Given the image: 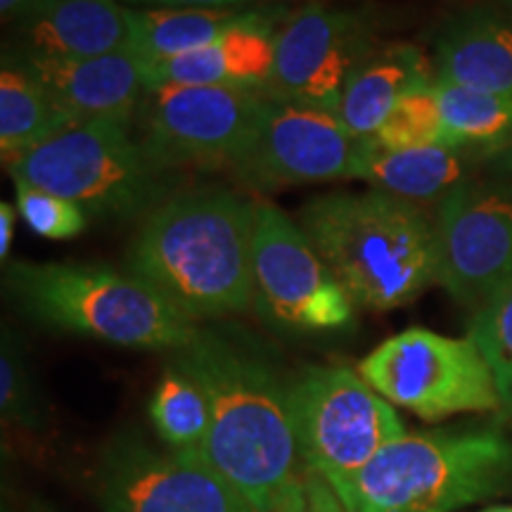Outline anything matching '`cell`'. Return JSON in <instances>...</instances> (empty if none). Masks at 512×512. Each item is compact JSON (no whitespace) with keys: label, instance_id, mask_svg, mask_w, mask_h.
Returning a JSON list of instances; mask_svg holds the SVG:
<instances>
[{"label":"cell","instance_id":"1","mask_svg":"<svg viewBox=\"0 0 512 512\" xmlns=\"http://www.w3.org/2000/svg\"><path fill=\"white\" fill-rule=\"evenodd\" d=\"M209 401V434L202 456L219 470L254 512H280L302 489L292 415V377L228 328H197L171 354Z\"/></svg>","mask_w":512,"mask_h":512},{"label":"cell","instance_id":"2","mask_svg":"<svg viewBox=\"0 0 512 512\" xmlns=\"http://www.w3.org/2000/svg\"><path fill=\"white\" fill-rule=\"evenodd\" d=\"M256 202L226 188L178 190L145 216L126 252L131 271L190 320L252 306Z\"/></svg>","mask_w":512,"mask_h":512},{"label":"cell","instance_id":"3","mask_svg":"<svg viewBox=\"0 0 512 512\" xmlns=\"http://www.w3.org/2000/svg\"><path fill=\"white\" fill-rule=\"evenodd\" d=\"M299 226L356 306L392 311L437 280V221L418 204L380 190L309 200Z\"/></svg>","mask_w":512,"mask_h":512},{"label":"cell","instance_id":"4","mask_svg":"<svg viewBox=\"0 0 512 512\" xmlns=\"http://www.w3.org/2000/svg\"><path fill=\"white\" fill-rule=\"evenodd\" d=\"M5 292L43 328L114 347L174 354L197 332L195 320L150 283L112 266L10 261Z\"/></svg>","mask_w":512,"mask_h":512},{"label":"cell","instance_id":"5","mask_svg":"<svg viewBox=\"0 0 512 512\" xmlns=\"http://www.w3.org/2000/svg\"><path fill=\"white\" fill-rule=\"evenodd\" d=\"M328 484L349 512H456L512 496V441L494 430L406 432Z\"/></svg>","mask_w":512,"mask_h":512},{"label":"cell","instance_id":"6","mask_svg":"<svg viewBox=\"0 0 512 512\" xmlns=\"http://www.w3.org/2000/svg\"><path fill=\"white\" fill-rule=\"evenodd\" d=\"M27 181L105 221L145 219L178 192V174L147 157L121 121H79L8 166Z\"/></svg>","mask_w":512,"mask_h":512},{"label":"cell","instance_id":"7","mask_svg":"<svg viewBox=\"0 0 512 512\" xmlns=\"http://www.w3.org/2000/svg\"><path fill=\"white\" fill-rule=\"evenodd\" d=\"M358 375L384 401L422 420L501 411L496 377L470 335L458 339L408 328L370 351L358 363Z\"/></svg>","mask_w":512,"mask_h":512},{"label":"cell","instance_id":"8","mask_svg":"<svg viewBox=\"0 0 512 512\" xmlns=\"http://www.w3.org/2000/svg\"><path fill=\"white\" fill-rule=\"evenodd\" d=\"M292 415L304 470L323 479L354 475L406 434L392 403L342 366H311L292 377Z\"/></svg>","mask_w":512,"mask_h":512},{"label":"cell","instance_id":"9","mask_svg":"<svg viewBox=\"0 0 512 512\" xmlns=\"http://www.w3.org/2000/svg\"><path fill=\"white\" fill-rule=\"evenodd\" d=\"M252 306L273 330L328 335L351 328L356 302L309 235L273 204H256Z\"/></svg>","mask_w":512,"mask_h":512},{"label":"cell","instance_id":"10","mask_svg":"<svg viewBox=\"0 0 512 512\" xmlns=\"http://www.w3.org/2000/svg\"><path fill=\"white\" fill-rule=\"evenodd\" d=\"M91 489L102 512H254L202 451L159 448L136 430L100 448Z\"/></svg>","mask_w":512,"mask_h":512},{"label":"cell","instance_id":"11","mask_svg":"<svg viewBox=\"0 0 512 512\" xmlns=\"http://www.w3.org/2000/svg\"><path fill=\"white\" fill-rule=\"evenodd\" d=\"M264 95L214 86H150L138 112L140 145L166 171L235 169Z\"/></svg>","mask_w":512,"mask_h":512},{"label":"cell","instance_id":"12","mask_svg":"<svg viewBox=\"0 0 512 512\" xmlns=\"http://www.w3.org/2000/svg\"><path fill=\"white\" fill-rule=\"evenodd\" d=\"M375 46L370 10L306 3L275 34L273 72L261 95L337 112L351 72Z\"/></svg>","mask_w":512,"mask_h":512},{"label":"cell","instance_id":"13","mask_svg":"<svg viewBox=\"0 0 512 512\" xmlns=\"http://www.w3.org/2000/svg\"><path fill=\"white\" fill-rule=\"evenodd\" d=\"M358 145L335 112L264 98L233 174L259 190L347 181Z\"/></svg>","mask_w":512,"mask_h":512},{"label":"cell","instance_id":"14","mask_svg":"<svg viewBox=\"0 0 512 512\" xmlns=\"http://www.w3.org/2000/svg\"><path fill=\"white\" fill-rule=\"evenodd\" d=\"M437 242V283L477 311L512 283V185H458L439 204Z\"/></svg>","mask_w":512,"mask_h":512},{"label":"cell","instance_id":"15","mask_svg":"<svg viewBox=\"0 0 512 512\" xmlns=\"http://www.w3.org/2000/svg\"><path fill=\"white\" fill-rule=\"evenodd\" d=\"M17 62L43 83L55 105L74 124L79 121L131 124L150 91L143 57H138L131 48L110 55L83 57V60Z\"/></svg>","mask_w":512,"mask_h":512},{"label":"cell","instance_id":"16","mask_svg":"<svg viewBox=\"0 0 512 512\" xmlns=\"http://www.w3.org/2000/svg\"><path fill=\"white\" fill-rule=\"evenodd\" d=\"M17 60H83L131 48V10L117 0H38L12 22Z\"/></svg>","mask_w":512,"mask_h":512},{"label":"cell","instance_id":"17","mask_svg":"<svg viewBox=\"0 0 512 512\" xmlns=\"http://www.w3.org/2000/svg\"><path fill=\"white\" fill-rule=\"evenodd\" d=\"M290 10L261 5L242 27L195 53L145 64L147 86H214L264 93L275 62V34Z\"/></svg>","mask_w":512,"mask_h":512},{"label":"cell","instance_id":"18","mask_svg":"<svg viewBox=\"0 0 512 512\" xmlns=\"http://www.w3.org/2000/svg\"><path fill=\"white\" fill-rule=\"evenodd\" d=\"M482 159L458 147H420L392 150L375 138L361 140L351 181H366L370 190L387 192L399 200L425 204L444 202L458 185L467 183L472 166Z\"/></svg>","mask_w":512,"mask_h":512},{"label":"cell","instance_id":"19","mask_svg":"<svg viewBox=\"0 0 512 512\" xmlns=\"http://www.w3.org/2000/svg\"><path fill=\"white\" fill-rule=\"evenodd\" d=\"M434 67V81L512 95V22L484 10L465 12L441 31Z\"/></svg>","mask_w":512,"mask_h":512},{"label":"cell","instance_id":"20","mask_svg":"<svg viewBox=\"0 0 512 512\" xmlns=\"http://www.w3.org/2000/svg\"><path fill=\"white\" fill-rule=\"evenodd\" d=\"M430 81V62L420 48L411 43L375 46L351 72L335 114L354 138H373L396 102L411 88Z\"/></svg>","mask_w":512,"mask_h":512},{"label":"cell","instance_id":"21","mask_svg":"<svg viewBox=\"0 0 512 512\" xmlns=\"http://www.w3.org/2000/svg\"><path fill=\"white\" fill-rule=\"evenodd\" d=\"M261 5L249 8H155L131 10V50L145 64L207 48L242 27Z\"/></svg>","mask_w":512,"mask_h":512},{"label":"cell","instance_id":"22","mask_svg":"<svg viewBox=\"0 0 512 512\" xmlns=\"http://www.w3.org/2000/svg\"><path fill=\"white\" fill-rule=\"evenodd\" d=\"M74 121L24 64L3 55L0 72V155L5 166L36 150Z\"/></svg>","mask_w":512,"mask_h":512},{"label":"cell","instance_id":"23","mask_svg":"<svg viewBox=\"0 0 512 512\" xmlns=\"http://www.w3.org/2000/svg\"><path fill=\"white\" fill-rule=\"evenodd\" d=\"M448 147L467 150L482 164L512 143V95L479 93L434 81Z\"/></svg>","mask_w":512,"mask_h":512},{"label":"cell","instance_id":"24","mask_svg":"<svg viewBox=\"0 0 512 512\" xmlns=\"http://www.w3.org/2000/svg\"><path fill=\"white\" fill-rule=\"evenodd\" d=\"M0 418L5 441L10 439L12 446L22 441L29 448L48 434V413L27 349L10 328H3L0 342Z\"/></svg>","mask_w":512,"mask_h":512},{"label":"cell","instance_id":"25","mask_svg":"<svg viewBox=\"0 0 512 512\" xmlns=\"http://www.w3.org/2000/svg\"><path fill=\"white\" fill-rule=\"evenodd\" d=\"M150 422L164 446L178 451H202L209 434V401L192 375L169 363L150 396Z\"/></svg>","mask_w":512,"mask_h":512},{"label":"cell","instance_id":"26","mask_svg":"<svg viewBox=\"0 0 512 512\" xmlns=\"http://www.w3.org/2000/svg\"><path fill=\"white\" fill-rule=\"evenodd\" d=\"M373 138L384 147H392V150L448 147L434 81L420 83L403 95Z\"/></svg>","mask_w":512,"mask_h":512},{"label":"cell","instance_id":"27","mask_svg":"<svg viewBox=\"0 0 512 512\" xmlns=\"http://www.w3.org/2000/svg\"><path fill=\"white\" fill-rule=\"evenodd\" d=\"M470 337L496 377L501 411L512 418V283L491 294L475 311Z\"/></svg>","mask_w":512,"mask_h":512},{"label":"cell","instance_id":"28","mask_svg":"<svg viewBox=\"0 0 512 512\" xmlns=\"http://www.w3.org/2000/svg\"><path fill=\"white\" fill-rule=\"evenodd\" d=\"M15 207L36 235L48 240H74L88 228V214L79 204L27 181H15Z\"/></svg>","mask_w":512,"mask_h":512},{"label":"cell","instance_id":"29","mask_svg":"<svg viewBox=\"0 0 512 512\" xmlns=\"http://www.w3.org/2000/svg\"><path fill=\"white\" fill-rule=\"evenodd\" d=\"M304 512H349L339 501L328 479L304 470Z\"/></svg>","mask_w":512,"mask_h":512},{"label":"cell","instance_id":"30","mask_svg":"<svg viewBox=\"0 0 512 512\" xmlns=\"http://www.w3.org/2000/svg\"><path fill=\"white\" fill-rule=\"evenodd\" d=\"M140 5H159V8H249V5H268L280 0H131Z\"/></svg>","mask_w":512,"mask_h":512},{"label":"cell","instance_id":"31","mask_svg":"<svg viewBox=\"0 0 512 512\" xmlns=\"http://www.w3.org/2000/svg\"><path fill=\"white\" fill-rule=\"evenodd\" d=\"M17 207H12L10 202L0 204V259H10L12 238H15V223H17Z\"/></svg>","mask_w":512,"mask_h":512},{"label":"cell","instance_id":"32","mask_svg":"<svg viewBox=\"0 0 512 512\" xmlns=\"http://www.w3.org/2000/svg\"><path fill=\"white\" fill-rule=\"evenodd\" d=\"M486 169L494 176V181L512 185V143L505 145L501 152H496L494 157L486 159Z\"/></svg>","mask_w":512,"mask_h":512},{"label":"cell","instance_id":"33","mask_svg":"<svg viewBox=\"0 0 512 512\" xmlns=\"http://www.w3.org/2000/svg\"><path fill=\"white\" fill-rule=\"evenodd\" d=\"M38 0H0V12H3L5 22H15L24 12L34 8Z\"/></svg>","mask_w":512,"mask_h":512},{"label":"cell","instance_id":"34","mask_svg":"<svg viewBox=\"0 0 512 512\" xmlns=\"http://www.w3.org/2000/svg\"><path fill=\"white\" fill-rule=\"evenodd\" d=\"M280 512H304V482H302V489L297 491V496H294Z\"/></svg>","mask_w":512,"mask_h":512},{"label":"cell","instance_id":"35","mask_svg":"<svg viewBox=\"0 0 512 512\" xmlns=\"http://www.w3.org/2000/svg\"><path fill=\"white\" fill-rule=\"evenodd\" d=\"M479 512H512V505H491V508H484Z\"/></svg>","mask_w":512,"mask_h":512},{"label":"cell","instance_id":"36","mask_svg":"<svg viewBox=\"0 0 512 512\" xmlns=\"http://www.w3.org/2000/svg\"><path fill=\"white\" fill-rule=\"evenodd\" d=\"M503 3H505V5H508V8H512V0H503Z\"/></svg>","mask_w":512,"mask_h":512}]
</instances>
